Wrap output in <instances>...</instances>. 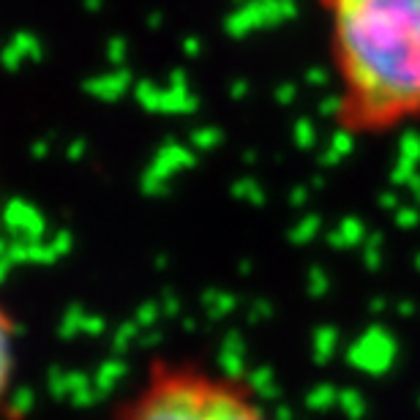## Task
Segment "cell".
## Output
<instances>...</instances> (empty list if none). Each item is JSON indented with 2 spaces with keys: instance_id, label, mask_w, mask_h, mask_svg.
<instances>
[{
  "instance_id": "cell-1",
  "label": "cell",
  "mask_w": 420,
  "mask_h": 420,
  "mask_svg": "<svg viewBox=\"0 0 420 420\" xmlns=\"http://www.w3.org/2000/svg\"><path fill=\"white\" fill-rule=\"evenodd\" d=\"M333 120L357 140L420 123V0H317Z\"/></svg>"
},
{
  "instance_id": "cell-2",
  "label": "cell",
  "mask_w": 420,
  "mask_h": 420,
  "mask_svg": "<svg viewBox=\"0 0 420 420\" xmlns=\"http://www.w3.org/2000/svg\"><path fill=\"white\" fill-rule=\"evenodd\" d=\"M115 420H271L251 388L194 360L156 357Z\"/></svg>"
},
{
  "instance_id": "cell-3",
  "label": "cell",
  "mask_w": 420,
  "mask_h": 420,
  "mask_svg": "<svg viewBox=\"0 0 420 420\" xmlns=\"http://www.w3.org/2000/svg\"><path fill=\"white\" fill-rule=\"evenodd\" d=\"M14 366H17V328L6 306L0 303V410L14 382Z\"/></svg>"
}]
</instances>
